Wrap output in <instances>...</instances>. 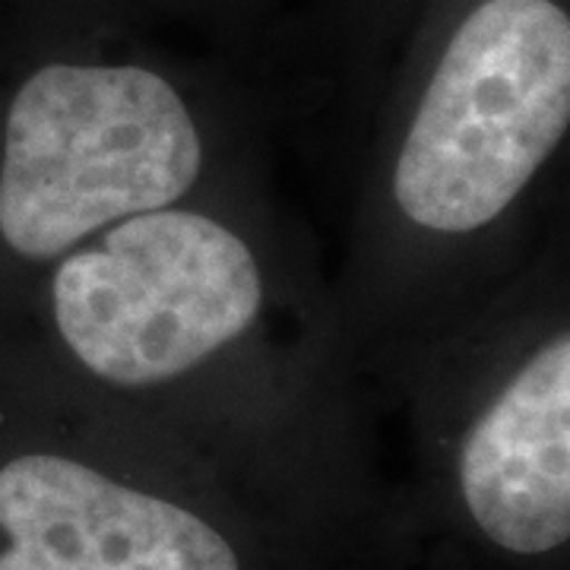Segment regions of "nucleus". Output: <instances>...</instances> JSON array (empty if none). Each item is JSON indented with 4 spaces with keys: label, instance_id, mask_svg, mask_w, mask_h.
Instances as JSON below:
<instances>
[{
    "label": "nucleus",
    "instance_id": "2",
    "mask_svg": "<svg viewBox=\"0 0 570 570\" xmlns=\"http://www.w3.org/2000/svg\"><path fill=\"white\" fill-rule=\"evenodd\" d=\"M204 171L181 89L137 61H51L20 82L3 121L0 242L61 261L102 228L175 206Z\"/></svg>",
    "mask_w": 570,
    "mask_h": 570
},
{
    "label": "nucleus",
    "instance_id": "1",
    "mask_svg": "<svg viewBox=\"0 0 570 570\" xmlns=\"http://www.w3.org/2000/svg\"><path fill=\"white\" fill-rule=\"evenodd\" d=\"M570 184V0H441L390 165L428 279L466 298Z\"/></svg>",
    "mask_w": 570,
    "mask_h": 570
},
{
    "label": "nucleus",
    "instance_id": "3",
    "mask_svg": "<svg viewBox=\"0 0 570 570\" xmlns=\"http://www.w3.org/2000/svg\"><path fill=\"white\" fill-rule=\"evenodd\" d=\"M453 479L498 551L570 549V219L530 273L463 330L441 384Z\"/></svg>",
    "mask_w": 570,
    "mask_h": 570
},
{
    "label": "nucleus",
    "instance_id": "4",
    "mask_svg": "<svg viewBox=\"0 0 570 570\" xmlns=\"http://www.w3.org/2000/svg\"><path fill=\"white\" fill-rule=\"evenodd\" d=\"M264 307V273L219 219L165 206L102 228L51 276L67 352L102 384L156 387L238 343Z\"/></svg>",
    "mask_w": 570,
    "mask_h": 570
},
{
    "label": "nucleus",
    "instance_id": "5",
    "mask_svg": "<svg viewBox=\"0 0 570 570\" xmlns=\"http://www.w3.org/2000/svg\"><path fill=\"white\" fill-rule=\"evenodd\" d=\"M0 570H242L204 517L61 453L0 466Z\"/></svg>",
    "mask_w": 570,
    "mask_h": 570
}]
</instances>
